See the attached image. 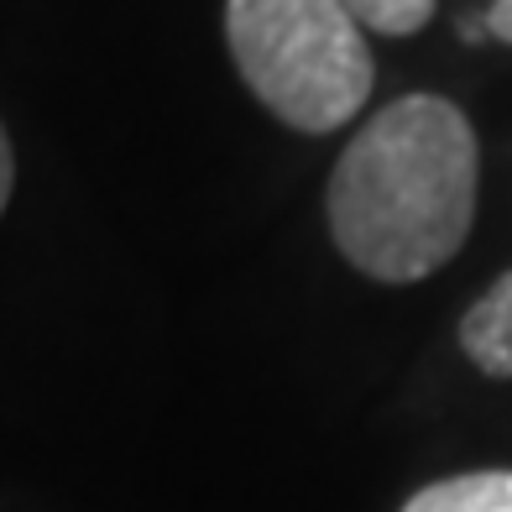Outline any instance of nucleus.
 Returning <instances> with one entry per match:
<instances>
[{"mask_svg":"<svg viewBox=\"0 0 512 512\" xmlns=\"http://www.w3.org/2000/svg\"><path fill=\"white\" fill-rule=\"evenodd\" d=\"M481 147L445 95H403L351 136L324 209L335 251L377 283H418L465 246Z\"/></svg>","mask_w":512,"mask_h":512,"instance_id":"obj_1","label":"nucleus"},{"mask_svg":"<svg viewBox=\"0 0 512 512\" xmlns=\"http://www.w3.org/2000/svg\"><path fill=\"white\" fill-rule=\"evenodd\" d=\"M236 74L277 121L324 136L351 126L377 84V63L340 0H225Z\"/></svg>","mask_w":512,"mask_h":512,"instance_id":"obj_2","label":"nucleus"},{"mask_svg":"<svg viewBox=\"0 0 512 512\" xmlns=\"http://www.w3.org/2000/svg\"><path fill=\"white\" fill-rule=\"evenodd\" d=\"M460 351L481 377H512V272H502L460 319Z\"/></svg>","mask_w":512,"mask_h":512,"instance_id":"obj_3","label":"nucleus"},{"mask_svg":"<svg viewBox=\"0 0 512 512\" xmlns=\"http://www.w3.org/2000/svg\"><path fill=\"white\" fill-rule=\"evenodd\" d=\"M403 512H512V471H465L413 492Z\"/></svg>","mask_w":512,"mask_h":512,"instance_id":"obj_4","label":"nucleus"},{"mask_svg":"<svg viewBox=\"0 0 512 512\" xmlns=\"http://www.w3.org/2000/svg\"><path fill=\"white\" fill-rule=\"evenodd\" d=\"M361 32H382V37H413L429 27L434 0H340Z\"/></svg>","mask_w":512,"mask_h":512,"instance_id":"obj_5","label":"nucleus"},{"mask_svg":"<svg viewBox=\"0 0 512 512\" xmlns=\"http://www.w3.org/2000/svg\"><path fill=\"white\" fill-rule=\"evenodd\" d=\"M481 27H486V37H497V42H507V48H512V0H492Z\"/></svg>","mask_w":512,"mask_h":512,"instance_id":"obj_6","label":"nucleus"},{"mask_svg":"<svg viewBox=\"0 0 512 512\" xmlns=\"http://www.w3.org/2000/svg\"><path fill=\"white\" fill-rule=\"evenodd\" d=\"M11 189H16V157H11L6 126H0V215H6V204H11Z\"/></svg>","mask_w":512,"mask_h":512,"instance_id":"obj_7","label":"nucleus"}]
</instances>
